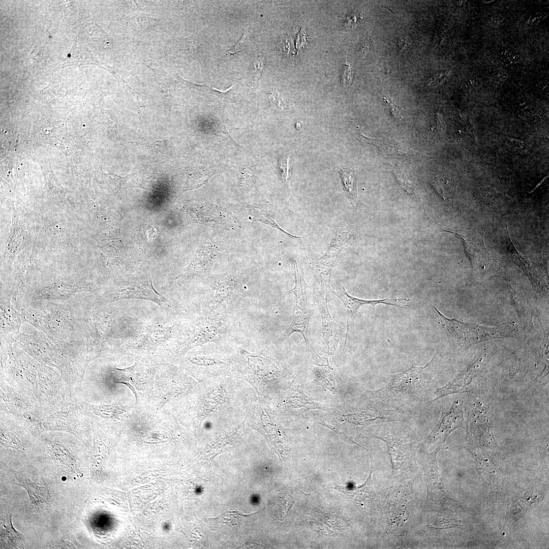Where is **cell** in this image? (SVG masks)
<instances>
[{"label":"cell","instance_id":"obj_12","mask_svg":"<svg viewBox=\"0 0 549 549\" xmlns=\"http://www.w3.org/2000/svg\"><path fill=\"white\" fill-rule=\"evenodd\" d=\"M12 512L3 515L1 524V537L3 542L12 548H23L25 538L22 534L15 529L12 525Z\"/></svg>","mask_w":549,"mask_h":549},{"label":"cell","instance_id":"obj_19","mask_svg":"<svg viewBox=\"0 0 549 549\" xmlns=\"http://www.w3.org/2000/svg\"><path fill=\"white\" fill-rule=\"evenodd\" d=\"M383 101L386 104V106L388 111L390 112L392 116L396 118H401L402 116L401 115V112L403 110V108L400 106L395 105L392 102V100L389 98L388 94L385 95V97H383Z\"/></svg>","mask_w":549,"mask_h":549},{"label":"cell","instance_id":"obj_15","mask_svg":"<svg viewBox=\"0 0 549 549\" xmlns=\"http://www.w3.org/2000/svg\"><path fill=\"white\" fill-rule=\"evenodd\" d=\"M342 187L350 204L354 207L357 198V178L354 170L342 167L339 170Z\"/></svg>","mask_w":549,"mask_h":549},{"label":"cell","instance_id":"obj_23","mask_svg":"<svg viewBox=\"0 0 549 549\" xmlns=\"http://www.w3.org/2000/svg\"><path fill=\"white\" fill-rule=\"evenodd\" d=\"M393 42L401 50L406 48L410 44L408 38L401 35L395 36L393 39Z\"/></svg>","mask_w":549,"mask_h":549},{"label":"cell","instance_id":"obj_25","mask_svg":"<svg viewBox=\"0 0 549 549\" xmlns=\"http://www.w3.org/2000/svg\"><path fill=\"white\" fill-rule=\"evenodd\" d=\"M270 100L272 103L276 107L280 109L282 108V101L279 94L277 91H273L271 92L270 96Z\"/></svg>","mask_w":549,"mask_h":549},{"label":"cell","instance_id":"obj_16","mask_svg":"<svg viewBox=\"0 0 549 549\" xmlns=\"http://www.w3.org/2000/svg\"><path fill=\"white\" fill-rule=\"evenodd\" d=\"M334 489L345 494L347 496L358 502L365 501L368 498H371L374 494L372 473L365 482L360 486L348 487L336 485Z\"/></svg>","mask_w":549,"mask_h":549},{"label":"cell","instance_id":"obj_5","mask_svg":"<svg viewBox=\"0 0 549 549\" xmlns=\"http://www.w3.org/2000/svg\"><path fill=\"white\" fill-rule=\"evenodd\" d=\"M295 285L291 289L294 295L295 304L293 309L292 322L284 333L285 338L289 337L294 332L302 335L304 339L306 350L313 351L308 337V330L310 318L313 314L311 305L308 300L306 291V283L300 274L297 262L294 260Z\"/></svg>","mask_w":549,"mask_h":549},{"label":"cell","instance_id":"obj_3","mask_svg":"<svg viewBox=\"0 0 549 549\" xmlns=\"http://www.w3.org/2000/svg\"><path fill=\"white\" fill-rule=\"evenodd\" d=\"M465 429L469 439L482 446H496L494 436V421L490 411L477 397L471 394L465 405Z\"/></svg>","mask_w":549,"mask_h":549},{"label":"cell","instance_id":"obj_9","mask_svg":"<svg viewBox=\"0 0 549 549\" xmlns=\"http://www.w3.org/2000/svg\"><path fill=\"white\" fill-rule=\"evenodd\" d=\"M352 237L348 232L337 228L329 248L317 262L316 270L320 274L321 284H330V273L339 256Z\"/></svg>","mask_w":549,"mask_h":549},{"label":"cell","instance_id":"obj_14","mask_svg":"<svg viewBox=\"0 0 549 549\" xmlns=\"http://www.w3.org/2000/svg\"><path fill=\"white\" fill-rule=\"evenodd\" d=\"M17 484L26 490L31 505L34 507L39 508L48 502L50 497L46 487L40 485L29 479L19 481Z\"/></svg>","mask_w":549,"mask_h":549},{"label":"cell","instance_id":"obj_6","mask_svg":"<svg viewBox=\"0 0 549 549\" xmlns=\"http://www.w3.org/2000/svg\"><path fill=\"white\" fill-rule=\"evenodd\" d=\"M464 412L463 401L457 396L450 408L442 412L438 423L421 443L420 447L426 449L436 443L440 447H444L445 440L451 432L458 428L465 429Z\"/></svg>","mask_w":549,"mask_h":549},{"label":"cell","instance_id":"obj_24","mask_svg":"<svg viewBox=\"0 0 549 549\" xmlns=\"http://www.w3.org/2000/svg\"><path fill=\"white\" fill-rule=\"evenodd\" d=\"M372 39L371 38H367L364 39L362 42L360 44L359 48V54L360 55L363 56L370 50L372 45Z\"/></svg>","mask_w":549,"mask_h":549},{"label":"cell","instance_id":"obj_21","mask_svg":"<svg viewBox=\"0 0 549 549\" xmlns=\"http://www.w3.org/2000/svg\"><path fill=\"white\" fill-rule=\"evenodd\" d=\"M249 34L250 32L249 31L245 32L236 44L227 54L233 55L241 52L247 43Z\"/></svg>","mask_w":549,"mask_h":549},{"label":"cell","instance_id":"obj_26","mask_svg":"<svg viewBox=\"0 0 549 549\" xmlns=\"http://www.w3.org/2000/svg\"><path fill=\"white\" fill-rule=\"evenodd\" d=\"M302 124L301 123H300L299 121H297L296 123V125H295L296 129L298 130H300L301 128V127L302 126Z\"/></svg>","mask_w":549,"mask_h":549},{"label":"cell","instance_id":"obj_22","mask_svg":"<svg viewBox=\"0 0 549 549\" xmlns=\"http://www.w3.org/2000/svg\"><path fill=\"white\" fill-rule=\"evenodd\" d=\"M279 170L281 178L284 183L288 187L289 186V173L288 166V158L280 161Z\"/></svg>","mask_w":549,"mask_h":549},{"label":"cell","instance_id":"obj_4","mask_svg":"<svg viewBox=\"0 0 549 549\" xmlns=\"http://www.w3.org/2000/svg\"><path fill=\"white\" fill-rule=\"evenodd\" d=\"M485 376L482 358L477 359L452 380L437 388L434 393L435 398L429 404L454 393L467 392L476 397L482 395L490 388Z\"/></svg>","mask_w":549,"mask_h":549},{"label":"cell","instance_id":"obj_2","mask_svg":"<svg viewBox=\"0 0 549 549\" xmlns=\"http://www.w3.org/2000/svg\"><path fill=\"white\" fill-rule=\"evenodd\" d=\"M434 309L440 316L442 326L449 334L451 348L459 355L466 353L473 345L496 339L513 337L516 332L513 322L487 326L448 318L437 308Z\"/></svg>","mask_w":549,"mask_h":549},{"label":"cell","instance_id":"obj_17","mask_svg":"<svg viewBox=\"0 0 549 549\" xmlns=\"http://www.w3.org/2000/svg\"><path fill=\"white\" fill-rule=\"evenodd\" d=\"M234 285L235 283L231 281H224L217 285L215 295L210 301L211 307L214 308L215 305L218 306L223 300L230 297Z\"/></svg>","mask_w":549,"mask_h":549},{"label":"cell","instance_id":"obj_1","mask_svg":"<svg viewBox=\"0 0 549 549\" xmlns=\"http://www.w3.org/2000/svg\"><path fill=\"white\" fill-rule=\"evenodd\" d=\"M440 361L437 352L426 365H413L395 375L386 386L372 391L373 399L388 408L406 411L426 402L436 384Z\"/></svg>","mask_w":549,"mask_h":549},{"label":"cell","instance_id":"obj_7","mask_svg":"<svg viewBox=\"0 0 549 549\" xmlns=\"http://www.w3.org/2000/svg\"><path fill=\"white\" fill-rule=\"evenodd\" d=\"M142 299L150 300L162 307L168 306L167 300L154 288L148 274H143L138 280L126 282L108 297L110 301Z\"/></svg>","mask_w":549,"mask_h":549},{"label":"cell","instance_id":"obj_13","mask_svg":"<svg viewBox=\"0 0 549 549\" xmlns=\"http://www.w3.org/2000/svg\"><path fill=\"white\" fill-rule=\"evenodd\" d=\"M187 337L186 339L190 342V344L194 345L215 341L219 337V334L216 326L203 321L197 323Z\"/></svg>","mask_w":549,"mask_h":549},{"label":"cell","instance_id":"obj_20","mask_svg":"<svg viewBox=\"0 0 549 549\" xmlns=\"http://www.w3.org/2000/svg\"><path fill=\"white\" fill-rule=\"evenodd\" d=\"M343 72L341 74V82L345 87L350 86L353 78V70L350 65H343Z\"/></svg>","mask_w":549,"mask_h":549},{"label":"cell","instance_id":"obj_18","mask_svg":"<svg viewBox=\"0 0 549 549\" xmlns=\"http://www.w3.org/2000/svg\"><path fill=\"white\" fill-rule=\"evenodd\" d=\"M253 212L254 215V216L259 221L265 224H267L273 227L277 228L278 229L281 230L282 232H284V233L286 234L292 238H300L299 237L291 235L287 232H285L283 230H282L276 222L274 216L273 215H270L265 211L262 210L261 209L257 208L256 207L254 208V209L253 210Z\"/></svg>","mask_w":549,"mask_h":549},{"label":"cell","instance_id":"obj_8","mask_svg":"<svg viewBox=\"0 0 549 549\" xmlns=\"http://www.w3.org/2000/svg\"><path fill=\"white\" fill-rule=\"evenodd\" d=\"M321 289L316 293L315 298L321 316L323 343L327 352L332 354L338 345L340 328L328 310L327 289Z\"/></svg>","mask_w":549,"mask_h":549},{"label":"cell","instance_id":"obj_10","mask_svg":"<svg viewBox=\"0 0 549 549\" xmlns=\"http://www.w3.org/2000/svg\"><path fill=\"white\" fill-rule=\"evenodd\" d=\"M332 288L334 294L345 305L349 314V317L347 320V334L349 326V318L355 314L359 308L363 305L368 304L375 307L377 304L382 303L401 308L409 306L406 302L410 300L407 298H385L377 300H365L355 298L350 295L343 286L332 287Z\"/></svg>","mask_w":549,"mask_h":549},{"label":"cell","instance_id":"obj_11","mask_svg":"<svg viewBox=\"0 0 549 549\" xmlns=\"http://www.w3.org/2000/svg\"><path fill=\"white\" fill-rule=\"evenodd\" d=\"M454 234L462 241L464 251L471 262L482 264L488 260L487 252L484 243L479 239L469 236H464L458 233L445 231Z\"/></svg>","mask_w":549,"mask_h":549}]
</instances>
